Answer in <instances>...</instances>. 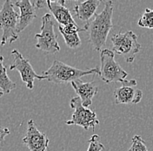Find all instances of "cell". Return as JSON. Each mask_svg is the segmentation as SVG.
Here are the masks:
<instances>
[{
	"instance_id": "ffe728a7",
	"label": "cell",
	"mask_w": 153,
	"mask_h": 151,
	"mask_svg": "<svg viewBox=\"0 0 153 151\" xmlns=\"http://www.w3.org/2000/svg\"><path fill=\"white\" fill-rule=\"evenodd\" d=\"M36 9H46L48 8L47 1H42V0H36V1H32Z\"/></svg>"
},
{
	"instance_id": "52a82bcc",
	"label": "cell",
	"mask_w": 153,
	"mask_h": 151,
	"mask_svg": "<svg viewBox=\"0 0 153 151\" xmlns=\"http://www.w3.org/2000/svg\"><path fill=\"white\" fill-rule=\"evenodd\" d=\"M70 107L74 112L71 119L65 122L67 125L79 126L85 130L91 128L95 130L96 127L99 124V121L94 110L84 107L79 97H73L70 101Z\"/></svg>"
},
{
	"instance_id": "4fadbf2b",
	"label": "cell",
	"mask_w": 153,
	"mask_h": 151,
	"mask_svg": "<svg viewBox=\"0 0 153 151\" xmlns=\"http://www.w3.org/2000/svg\"><path fill=\"white\" fill-rule=\"evenodd\" d=\"M48 9L51 13L54 16L55 19L59 24V26H65L69 25L76 24L73 17L71 14V11L65 6V1L58 0V1H47Z\"/></svg>"
},
{
	"instance_id": "44dd1931",
	"label": "cell",
	"mask_w": 153,
	"mask_h": 151,
	"mask_svg": "<svg viewBox=\"0 0 153 151\" xmlns=\"http://www.w3.org/2000/svg\"><path fill=\"white\" fill-rule=\"evenodd\" d=\"M8 134H10L9 128H1V129H0V141H1V143L4 142L5 135H8Z\"/></svg>"
},
{
	"instance_id": "6da1fadb",
	"label": "cell",
	"mask_w": 153,
	"mask_h": 151,
	"mask_svg": "<svg viewBox=\"0 0 153 151\" xmlns=\"http://www.w3.org/2000/svg\"><path fill=\"white\" fill-rule=\"evenodd\" d=\"M112 16H113V2H105V8L96 14L95 17L87 22L84 28L88 32L89 39L92 48L95 51H102L108 38V35L112 29Z\"/></svg>"
},
{
	"instance_id": "5b68a950",
	"label": "cell",
	"mask_w": 153,
	"mask_h": 151,
	"mask_svg": "<svg viewBox=\"0 0 153 151\" xmlns=\"http://www.w3.org/2000/svg\"><path fill=\"white\" fill-rule=\"evenodd\" d=\"M100 62L99 77L105 83H123L126 80L128 74L115 60V53L112 50L103 49L100 52Z\"/></svg>"
},
{
	"instance_id": "ba28073f",
	"label": "cell",
	"mask_w": 153,
	"mask_h": 151,
	"mask_svg": "<svg viewBox=\"0 0 153 151\" xmlns=\"http://www.w3.org/2000/svg\"><path fill=\"white\" fill-rule=\"evenodd\" d=\"M10 54L13 56V60L10 66V70H17L19 72L23 82L25 83L28 89H33L35 80H47V78L45 75L41 76L38 74L30 65V60L25 59L17 49L12 50Z\"/></svg>"
},
{
	"instance_id": "2e32d148",
	"label": "cell",
	"mask_w": 153,
	"mask_h": 151,
	"mask_svg": "<svg viewBox=\"0 0 153 151\" xmlns=\"http://www.w3.org/2000/svg\"><path fill=\"white\" fill-rule=\"evenodd\" d=\"M0 66H1V74H0V88H1V93L0 96L3 95H8L13 89L16 88V83L13 82L9 76L7 74V70L6 67L4 66V57L1 56L0 58Z\"/></svg>"
},
{
	"instance_id": "9a60e30c",
	"label": "cell",
	"mask_w": 153,
	"mask_h": 151,
	"mask_svg": "<svg viewBox=\"0 0 153 151\" xmlns=\"http://www.w3.org/2000/svg\"><path fill=\"white\" fill-rule=\"evenodd\" d=\"M58 30L63 35L66 46L70 48H77L81 45V39L78 36V32H85V28H80L76 24L69 25L65 26H59Z\"/></svg>"
},
{
	"instance_id": "7a4b0ae2",
	"label": "cell",
	"mask_w": 153,
	"mask_h": 151,
	"mask_svg": "<svg viewBox=\"0 0 153 151\" xmlns=\"http://www.w3.org/2000/svg\"><path fill=\"white\" fill-rule=\"evenodd\" d=\"M99 73L100 68L97 67L83 70L69 66L62 61L54 60L52 65L51 66V67H49L47 71L44 73V74L50 82H53L56 84H63L71 83L75 80H80V78L84 76L95 74H97L99 75Z\"/></svg>"
},
{
	"instance_id": "e0dca14e",
	"label": "cell",
	"mask_w": 153,
	"mask_h": 151,
	"mask_svg": "<svg viewBox=\"0 0 153 151\" xmlns=\"http://www.w3.org/2000/svg\"><path fill=\"white\" fill-rule=\"evenodd\" d=\"M137 25L143 28L153 29V10L146 8L142 17L138 20Z\"/></svg>"
},
{
	"instance_id": "3957f363",
	"label": "cell",
	"mask_w": 153,
	"mask_h": 151,
	"mask_svg": "<svg viewBox=\"0 0 153 151\" xmlns=\"http://www.w3.org/2000/svg\"><path fill=\"white\" fill-rule=\"evenodd\" d=\"M19 14L14 9V3L10 0L4 1L0 10V26L3 30L1 45L5 46L18 40V25Z\"/></svg>"
},
{
	"instance_id": "d6986e66",
	"label": "cell",
	"mask_w": 153,
	"mask_h": 151,
	"mask_svg": "<svg viewBox=\"0 0 153 151\" xmlns=\"http://www.w3.org/2000/svg\"><path fill=\"white\" fill-rule=\"evenodd\" d=\"M89 147L87 151H102L105 149V146L100 142V136L97 134H93L88 141Z\"/></svg>"
},
{
	"instance_id": "8fae6325",
	"label": "cell",
	"mask_w": 153,
	"mask_h": 151,
	"mask_svg": "<svg viewBox=\"0 0 153 151\" xmlns=\"http://www.w3.org/2000/svg\"><path fill=\"white\" fill-rule=\"evenodd\" d=\"M14 4L20 10L18 25V33H19L29 26L33 22V20L37 18L36 7L33 2L30 0H19L16 1Z\"/></svg>"
},
{
	"instance_id": "7c38bea8",
	"label": "cell",
	"mask_w": 153,
	"mask_h": 151,
	"mask_svg": "<svg viewBox=\"0 0 153 151\" xmlns=\"http://www.w3.org/2000/svg\"><path fill=\"white\" fill-rule=\"evenodd\" d=\"M71 84L75 90L77 97L80 98L84 107H89L92 104V99L98 92V87L97 86L95 82H84L81 80H77L71 82Z\"/></svg>"
},
{
	"instance_id": "8992f818",
	"label": "cell",
	"mask_w": 153,
	"mask_h": 151,
	"mask_svg": "<svg viewBox=\"0 0 153 151\" xmlns=\"http://www.w3.org/2000/svg\"><path fill=\"white\" fill-rule=\"evenodd\" d=\"M35 38L38 40L35 47L45 54H55L60 51L51 14L46 13L42 17L41 32L35 34Z\"/></svg>"
},
{
	"instance_id": "277c9868",
	"label": "cell",
	"mask_w": 153,
	"mask_h": 151,
	"mask_svg": "<svg viewBox=\"0 0 153 151\" xmlns=\"http://www.w3.org/2000/svg\"><path fill=\"white\" fill-rule=\"evenodd\" d=\"M111 41L114 53L124 57L127 63H133L136 55L141 49V45L137 40V35L132 31L117 32L111 37Z\"/></svg>"
},
{
	"instance_id": "30bf717a",
	"label": "cell",
	"mask_w": 153,
	"mask_h": 151,
	"mask_svg": "<svg viewBox=\"0 0 153 151\" xmlns=\"http://www.w3.org/2000/svg\"><path fill=\"white\" fill-rule=\"evenodd\" d=\"M22 142L30 151H47L50 140L45 133L38 130L36 123L30 119L27 123L26 135Z\"/></svg>"
},
{
	"instance_id": "9c48e42d",
	"label": "cell",
	"mask_w": 153,
	"mask_h": 151,
	"mask_svg": "<svg viewBox=\"0 0 153 151\" xmlns=\"http://www.w3.org/2000/svg\"><path fill=\"white\" fill-rule=\"evenodd\" d=\"M137 85L136 80H124L122 86L116 88L114 99L116 104H137L143 98V91L135 86Z\"/></svg>"
},
{
	"instance_id": "ac0fdd59",
	"label": "cell",
	"mask_w": 153,
	"mask_h": 151,
	"mask_svg": "<svg viewBox=\"0 0 153 151\" xmlns=\"http://www.w3.org/2000/svg\"><path fill=\"white\" fill-rule=\"evenodd\" d=\"M127 151H148L145 142L140 135H134L131 140V146Z\"/></svg>"
},
{
	"instance_id": "5bb4252c",
	"label": "cell",
	"mask_w": 153,
	"mask_h": 151,
	"mask_svg": "<svg viewBox=\"0 0 153 151\" xmlns=\"http://www.w3.org/2000/svg\"><path fill=\"white\" fill-rule=\"evenodd\" d=\"M101 1L99 0H87L84 2H76L74 7L76 16L82 21L89 22L94 16L96 11L98 8Z\"/></svg>"
}]
</instances>
